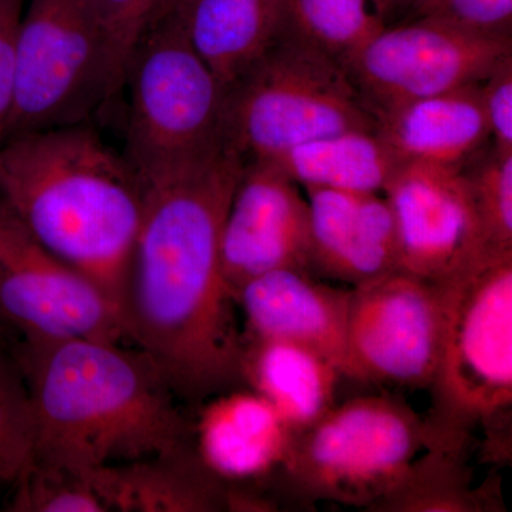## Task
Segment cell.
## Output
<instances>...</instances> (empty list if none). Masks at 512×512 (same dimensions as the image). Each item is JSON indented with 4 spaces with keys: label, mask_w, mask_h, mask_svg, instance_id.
<instances>
[{
    "label": "cell",
    "mask_w": 512,
    "mask_h": 512,
    "mask_svg": "<svg viewBox=\"0 0 512 512\" xmlns=\"http://www.w3.org/2000/svg\"><path fill=\"white\" fill-rule=\"evenodd\" d=\"M242 170L221 138L141 177L143 212L121 289V326L188 406L244 384V336L221 266L222 225Z\"/></svg>",
    "instance_id": "6da1fadb"
},
{
    "label": "cell",
    "mask_w": 512,
    "mask_h": 512,
    "mask_svg": "<svg viewBox=\"0 0 512 512\" xmlns=\"http://www.w3.org/2000/svg\"><path fill=\"white\" fill-rule=\"evenodd\" d=\"M16 350L35 419L33 460L89 471L195 444L194 421L136 346L19 339Z\"/></svg>",
    "instance_id": "7a4b0ae2"
},
{
    "label": "cell",
    "mask_w": 512,
    "mask_h": 512,
    "mask_svg": "<svg viewBox=\"0 0 512 512\" xmlns=\"http://www.w3.org/2000/svg\"><path fill=\"white\" fill-rule=\"evenodd\" d=\"M0 198L119 309L143 212V180L124 153L90 124L15 134L0 148Z\"/></svg>",
    "instance_id": "3957f363"
},
{
    "label": "cell",
    "mask_w": 512,
    "mask_h": 512,
    "mask_svg": "<svg viewBox=\"0 0 512 512\" xmlns=\"http://www.w3.org/2000/svg\"><path fill=\"white\" fill-rule=\"evenodd\" d=\"M443 342L431 383L430 433L474 439L510 460L512 409V252H498L443 282Z\"/></svg>",
    "instance_id": "277c9868"
},
{
    "label": "cell",
    "mask_w": 512,
    "mask_h": 512,
    "mask_svg": "<svg viewBox=\"0 0 512 512\" xmlns=\"http://www.w3.org/2000/svg\"><path fill=\"white\" fill-rule=\"evenodd\" d=\"M427 439L426 420L402 399L353 397L295 434L269 487L279 505L326 501L370 511L403 480Z\"/></svg>",
    "instance_id": "5b68a950"
},
{
    "label": "cell",
    "mask_w": 512,
    "mask_h": 512,
    "mask_svg": "<svg viewBox=\"0 0 512 512\" xmlns=\"http://www.w3.org/2000/svg\"><path fill=\"white\" fill-rule=\"evenodd\" d=\"M377 128L342 64L281 37L227 90L221 134L247 165L329 134Z\"/></svg>",
    "instance_id": "8992f818"
},
{
    "label": "cell",
    "mask_w": 512,
    "mask_h": 512,
    "mask_svg": "<svg viewBox=\"0 0 512 512\" xmlns=\"http://www.w3.org/2000/svg\"><path fill=\"white\" fill-rule=\"evenodd\" d=\"M123 89V153L141 177L184 163L221 140L227 89L192 45L178 13L143 30Z\"/></svg>",
    "instance_id": "52a82bcc"
},
{
    "label": "cell",
    "mask_w": 512,
    "mask_h": 512,
    "mask_svg": "<svg viewBox=\"0 0 512 512\" xmlns=\"http://www.w3.org/2000/svg\"><path fill=\"white\" fill-rule=\"evenodd\" d=\"M121 90L86 0H26L6 138L90 124Z\"/></svg>",
    "instance_id": "ba28073f"
},
{
    "label": "cell",
    "mask_w": 512,
    "mask_h": 512,
    "mask_svg": "<svg viewBox=\"0 0 512 512\" xmlns=\"http://www.w3.org/2000/svg\"><path fill=\"white\" fill-rule=\"evenodd\" d=\"M446 291L396 269L350 288L346 326V379L430 389L439 365Z\"/></svg>",
    "instance_id": "9c48e42d"
},
{
    "label": "cell",
    "mask_w": 512,
    "mask_h": 512,
    "mask_svg": "<svg viewBox=\"0 0 512 512\" xmlns=\"http://www.w3.org/2000/svg\"><path fill=\"white\" fill-rule=\"evenodd\" d=\"M512 55V36L434 19L386 26L346 64L377 119L410 101L483 82Z\"/></svg>",
    "instance_id": "30bf717a"
},
{
    "label": "cell",
    "mask_w": 512,
    "mask_h": 512,
    "mask_svg": "<svg viewBox=\"0 0 512 512\" xmlns=\"http://www.w3.org/2000/svg\"><path fill=\"white\" fill-rule=\"evenodd\" d=\"M0 315L23 340L126 342L116 303L50 254L0 198Z\"/></svg>",
    "instance_id": "8fae6325"
},
{
    "label": "cell",
    "mask_w": 512,
    "mask_h": 512,
    "mask_svg": "<svg viewBox=\"0 0 512 512\" xmlns=\"http://www.w3.org/2000/svg\"><path fill=\"white\" fill-rule=\"evenodd\" d=\"M383 195L404 271L446 282L484 256L498 254L485 239L461 167L404 164Z\"/></svg>",
    "instance_id": "7c38bea8"
},
{
    "label": "cell",
    "mask_w": 512,
    "mask_h": 512,
    "mask_svg": "<svg viewBox=\"0 0 512 512\" xmlns=\"http://www.w3.org/2000/svg\"><path fill=\"white\" fill-rule=\"evenodd\" d=\"M221 266L234 299L266 272L309 271V207L301 185L272 165H244L222 225Z\"/></svg>",
    "instance_id": "4fadbf2b"
},
{
    "label": "cell",
    "mask_w": 512,
    "mask_h": 512,
    "mask_svg": "<svg viewBox=\"0 0 512 512\" xmlns=\"http://www.w3.org/2000/svg\"><path fill=\"white\" fill-rule=\"evenodd\" d=\"M309 207V272L353 286L400 269L399 239L382 192L303 187Z\"/></svg>",
    "instance_id": "5bb4252c"
},
{
    "label": "cell",
    "mask_w": 512,
    "mask_h": 512,
    "mask_svg": "<svg viewBox=\"0 0 512 512\" xmlns=\"http://www.w3.org/2000/svg\"><path fill=\"white\" fill-rule=\"evenodd\" d=\"M350 288L333 286L305 269H276L248 281L235 295L244 339L285 340L315 350L346 369Z\"/></svg>",
    "instance_id": "9a60e30c"
},
{
    "label": "cell",
    "mask_w": 512,
    "mask_h": 512,
    "mask_svg": "<svg viewBox=\"0 0 512 512\" xmlns=\"http://www.w3.org/2000/svg\"><path fill=\"white\" fill-rule=\"evenodd\" d=\"M198 407L195 447L212 473L229 485H264L271 490L295 440L275 407L254 390L239 387Z\"/></svg>",
    "instance_id": "2e32d148"
},
{
    "label": "cell",
    "mask_w": 512,
    "mask_h": 512,
    "mask_svg": "<svg viewBox=\"0 0 512 512\" xmlns=\"http://www.w3.org/2000/svg\"><path fill=\"white\" fill-rule=\"evenodd\" d=\"M87 473L107 511L229 512V484L212 473L195 444Z\"/></svg>",
    "instance_id": "e0dca14e"
},
{
    "label": "cell",
    "mask_w": 512,
    "mask_h": 512,
    "mask_svg": "<svg viewBox=\"0 0 512 512\" xmlns=\"http://www.w3.org/2000/svg\"><path fill=\"white\" fill-rule=\"evenodd\" d=\"M377 120L406 163L463 167L491 141L480 83L410 101Z\"/></svg>",
    "instance_id": "ac0fdd59"
},
{
    "label": "cell",
    "mask_w": 512,
    "mask_h": 512,
    "mask_svg": "<svg viewBox=\"0 0 512 512\" xmlns=\"http://www.w3.org/2000/svg\"><path fill=\"white\" fill-rule=\"evenodd\" d=\"M242 380L302 433L336 404L343 375L325 356L285 340L244 339Z\"/></svg>",
    "instance_id": "d6986e66"
},
{
    "label": "cell",
    "mask_w": 512,
    "mask_h": 512,
    "mask_svg": "<svg viewBox=\"0 0 512 512\" xmlns=\"http://www.w3.org/2000/svg\"><path fill=\"white\" fill-rule=\"evenodd\" d=\"M285 10L286 0H191L178 15L228 90L281 39Z\"/></svg>",
    "instance_id": "ffe728a7"
},
{
    "label": "cell",
    "mask_w": 512,
    "mask_h": 512,
    "mask_svg": "<svg viewBox=\"0 0 512 512\" xmlns=\"http://www.w3.org/2000/svg\"><path fill=\"white\" fill-rule=\"evenodd\" d=\"M262 164L272 165L302 188L383 194L407 163L377 128L315 138Z\"/></svg>",
    "instance_id": "44dd1931"
},
{
    "label": "cell",
    "mask_w": 512,
    "mask_h": 512,
    "mask_svg": "<svg viewBox=\"0 0 512 512\" xmlns=\"http://www.w3.org/2000/svg\"><path fill=\"white\" fill-rule=\"evenodd\" d=\"M473 440L429 436L423 456L416 458L403 480L370 511H497L495 487H473L468 467Z\"/></svg>",
    "instance_id": "7402d4cb"
},
{
    "label": "cell",
    "mask_w": 512,
    "mask_h": 512,
    "mask_svg": "<svg viewBox=\"0 0 512 512\" xmlns=\"http://www.w3.org/2000/svg\"><path fill=\"white\" fill-rule=\"evenodd\" d=\"M383 28L372 0H286L282 37L312 47L346 69Z\"/></svg>",
    "instance_id": "603a6c76"
},
{
    "label": "cell",
    "mask_w": 512,
    "mask_h": 512,
    "mask_svg": "<svg viewBox=\"0 0 512 512\" xmlns=\"http://www.w3.org/2000/svg\"><path fill=\"white\" fill-rule=\"evenodd\" d=\"M9 333H0V477L12 485L32 463L35 419L16 342Z\"/></svg>",
    "instance_id": "cb8c5ba5"
},
{
    "label": "cell",
    "mask_w": 512,
    "mask_h": 512,
    "mask_svg": "<svg viewBox=\"0 0 512 512\" xmlns=\"http://www.w3.org/2000/svg\"><path fill=\"white\" fill-rule=\"evenodd\" d=\"M5 507L13 512H109L87 471L36 460L10 485Z\"/></svg>",
    "instance_id": "d4e9b609"
},
{
    "label": "cell",
    "mask_w": 512,
    "mask_h": 512,
    "mask_svg": "<svg viewBox=\"0 0 512 512\" xmlns=\"http://www.w3.org/2000/svg\"><path fill=\"white\" fill-rule=\"evenodd\" d=\"M491 249L512 251V154L488 143L461 167Z\"/></svg>",
    "instance_id": "484cf974"
},
{
    "label": "cell",
    "mask_w": 512,
    "mask_h": 512,
    "mask_svg": "<svg viewBox=\"0 0 512 512\" xmlns=\"http://www.w3.org/2000/svg\"><path fill=\"white\" fill-rule=\"evenodd\" d=\"M410 19L441 20L473 32L512 36V0H412L403 20Z\"/></svg>",
    "instance_id": "4316f807"
},
{
    "label": "cell",
    "mask_w": 512,
    "mask_h": 512,
    "mask_svg": "<svg viewBox=\"0 0 512 512\" xmlns=\"http://www.w3.org/2000/svg\"><path fill=\"white\" fill-rule=\"evenodd\" d=\"M154 0H86L109 49L121 86L131 52L146 28Z\"/></svg>",
    "instance_id": "83f0119b"
},
{
    "label": "cell",
    "mask_w": 512,
    "mask_h": 512,
    "mask_svg": "<svg viewBox=\"0 0 512 512\" xmlns=\"http://www.w3.org/2000/svg\"><path fill=\"white\" fill-rule=\"evenodd\" d=\"M491 143L500 153L512 154V55L480 83Z\"/></svg>",
    "instance_id": "f1b7e54d"
},
{
    "label": "cell",
    "mask_w": 512,
    "mask_h": 512,
    "mask_svg": "<svg viewBox=\"0 0 512 512\" xmlns=\"http://www.w3.org/2000/svg\"><path fill=\"white\" fill-rule=\"evenodd\" d=\"M25 6L26 0H0V148L15 97L16 43Z\"/></svg>",
    "instance_id": "f546056e"
},
{
    "label": "cell",
    "mask_w": 512,
    "mask_h": 512,
    "mask_svg": "<svg viewBox=\"0 0 512 512\" xmlns=\"http://www.w3.org/2000/svg\"><path fill=\"white\" fill-rule=\"evenodd\" d=\"M372 2L384 25L390 26L403 20L412 0H372Z\"/></svg>",
    "instance_id": "4dcf8cb0"
},
{
    "label": "cell",
    "mask_w": 512,
    "mask_h": 512,
    "mask_svg": "<svg viewBox=\"0 0 512 512\" xmlns=\"http://www.w3.org/2000/svg\"><path fill=\"white\" fill-rule=\"evenodd\" d=\"M190 2L191 0H154L150 15H148L147 25L157 22V20L163 19L165 16L181 12Z\"/></svg>",
    "instance_id": "1f68e13d"
},
{
    "label": "cell",
    "mask_w": 512,
    "mask_h": 512,
    "mask_svg": "<svg viewBox=\"0 0 512 512\" xmlns=\"http://www.w3.org/2000/svg\"><path fill=\"white\" fill-rule=\"evenodd\" d=\"M9 490L10 484L8 481L3 480V478L0 477V510H2L3 505H5V503H3V498L6 500V495H8Z\"/></svg>",
    "instance_id": "d6a6232c"
},
{
    "label": "cell",
    "mask_w": 512,
    "mask_h": 512,
    "mask_svg": "<svg viewBox=\"0 0 512 512\" xmlns=\"http://www.w3.org/2000/svg\"><path fill=\"white\" fill-rule=\"evenodd\" d=\"M5 332H13L12 329L9 328L8 323L3 320L2 315H0V333Z\"/></svg>",
    "instance_id": "836d02e7"
}]
</instances>
